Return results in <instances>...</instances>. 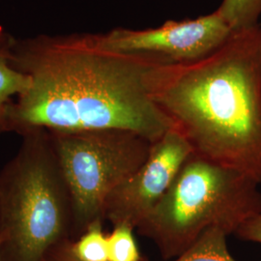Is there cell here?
I'll return each instance as SVG.
<instances>
[{
    "label": "cell",
    "instance_id": "obj_1",
    "mask_svg": "<svg viewBox=\"0 0 261 261\" xmlns=\"http://www.w3.org/2000/svg\"><path fill=\"white\" fill-rule=\"evenodd\" d=\"M10 63L32 84L11 103L10 130H125L151 142L173 125L154 98L162 67L105 47L98 34L10 36Z\"/></svg>",
    "mask_w": 261,
    "mask_h": 261
},
{
    "label": "cell",
    "instance_id": "obj_2",
    "mask_svg": "<svg viewBox=\"0 0 261 261\" xmlns=\"http://www.w3.org/2000/svg\"><path fill=\"white\" fill-rule=\"evenodd\" d=\"M154 98L193 153L261 183V28L233 31L212 54L163 66Z\"/></svg>",
    "mask_w": 261,
    "mask_h": 261
},
{
    "label": "cell",
    "instance_id": "obj_3",
    "mask_svg": "<svg viewBox=\"0 0 261 261\" xmlns=\"http://www.w3.org/2000/svg\"><path fill=\"white\" fill-rule=\"evenodd\" d=\"M20 137L0 169V260L42 261L54 246L74 240L72 198L48 130Z\"/></svg>",
    "mask_w": 261,
    "mask_h": 261
},
{
    "label": "cell",
    "instance_id": "obj_4",
    "mask_svg": "<svg viewBox=\"0 0 261 261\" xmlns=\"http://www.w3.org/2000/svg\"><path fill=\"white\" fill-rule=\"evenodd\" d=\"M258 185L243 172L192 153L137 230L165 260L176 258L210 227L235 234L260 207Z\"/></svg>",
    "mask_w": 261,
    "mask_h": 261
},
{
    "label": "cell",
    "instance_id": "obj_5",
    "mask_svg": "<svg viewBox=\"0 0 261 261\" xmlns=\"http://www.w3.org/2000/svg\"><path fill=\"white\" fill-rule=\"evenodd\" d=\"M48 133L72 198L75 241L105 221L108 197L142 166L152 142L125 130Z\"/></svg>",
    "mask_w": 261,
    "mask_h": 261
},
{
    "label": "cell",
    "instance_id": "obj_6",
    "mask_svg": "<svg viewBox=\"0 0 261 261\" xmlns=\"http://www.w3.org/2000/svg\"><path fill=\"white\" fill-rule=\"evenodd\" d=\"M232 33L218 10L196 19L168 20L158 28H115L98 37L112 50L160 65L191 63L209 56Z\"/></svg>",
    "mask_w": 261,
    "mask_h": 261
},
{
    "label": "cell",
    "instance_id": "obj_7",
    "mask_svg": "<svg viewBox=\"0 0 261 261\" xmlns=\"http://www.w3.org/2000/svg\"><path fill=\"white\" fill-rule=\"evenodd\" d=\"M192 153L185 138L173 128L152 142L142 166L108 197L105 220L113 226L128 224L137 229L168 193Z\"/></svg>",
    "mask_w": 261,
    "mask_h": 261
},
{
    "label": "cell",
    "instance_id": "obj_8",
    "mask_svg": "<svg viewBox=\"0 0 261 261\" xmlns=\"http://www.w3.org/2000/svg\"><path fill=\"white\" fill-rule=\"evenodd\" d=\"M10 35L0 30V135L11 133L8 111L11 103L27 92L32 81L10 63Z\"/></svg>",
    "mask_w": 261,
    "mask_h": 261
},
{
    "label": "cell",
    "instance_id": "obj_9",
    "mask_svg": "<svg viewBox=\"0 0 261 261\" xmlns=\"http://www.w3.org/2000/svg\"><path fill=\"white\" fill-rule=\"evenodd\" d=\"M227 236L219 227H210L173 261H236L227 247Z\"/></svg>",
    "mask_w": 261,
    "mask_h": 261
},
{
    "label": "cell",
    "instance_id": "obj_10",
    "mask_svg": "<svg viewBox=\"0 0 261 261\" xmlns=\"http://www.w3.org/2000/svg\"><path fill=\"white\" fill-rule=\"evenodd\" d=\"M231 31L258 27L261 0H223L217 8Z\"/></svg>",
    "mask_w": 261,
    "mask_h": 261
},
{
    "label": "cell",
    "instance_id": "obj_11",
    "mask_svg": "<svg viewBox=\"0 0 261 261\" xmlns=\"http://www.w3.org/2000/svg\"><path fill=\"white\" fill-rule=\"evenodd\" d=\"M103 221L90 224L72 243V250L80 261H109L108 234L105 233Z\"/></svg>",
    "mask_w": 261,
    "mask_h": 261
},
{
    "label": "cell",
    "instance_id": "obj_12",
    "mask_svg": "<svg viewBox=\"0 0 261 261\" xmlns=\"http://www.w3.org/2000/svg\"><path fill=\"white\" fill-rule=\"evenodd\" d=\"M135 228L117 224L108 234L109 261H142V255L134 235Z\"/></svg>",
    "mask_w": 261,
    "mask_h": 261
},
{
    "label": "cell",
    "instance_id": "obj_13",
    "mask_svg": "<svg viewBox=\"0 0 261 261\" xmlns=\"http://www.w3.org/2000/svg\"><path fill=\"white\" fill-rule=\"evenodd\" d=\"M235 235L245 241L261 244V205L258 210L238 228Z\"/></svg>",
    "mask_w": 261,
    "mask_h": 261
},
{
    "label": "cell",
    "instance_id": "obj_14",
    "mask_svg": "<svg viewBox=\"0 0 261 261\" xmlns=\"http://www.w3.org/2000/svg\"><path fill=\"white\" fill-rule=\"evenodd\" d=\"M73 241L66 240L54 246L47 251L42 261H80L72 250Z\"/></svg>",
    "mask_w": 261,
    "mask_h": 261
},
{
    "label": "cell",
    "instance_id": "obj_15",
    "mask_svg": "<svg viewBox=\"0 0 261 261\" xmlns=\"http://www.w3.org/2000/svg\"><path fill=\"white\" fill-rule=\"evenodd\" d=\"M0 261H1V260H0Z\"/></svg>",
    "mask_w": 261,
    "mask_h": 261
}]
</instances>
